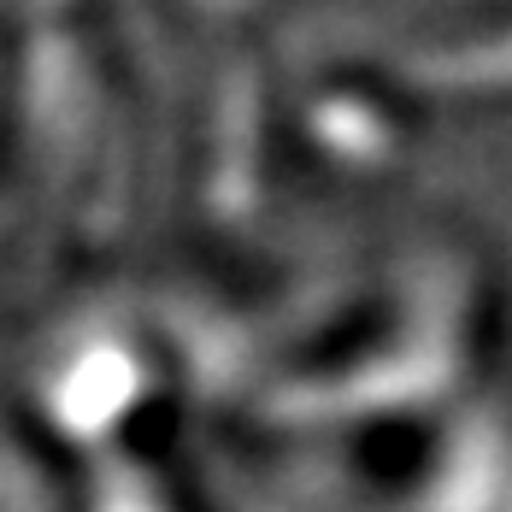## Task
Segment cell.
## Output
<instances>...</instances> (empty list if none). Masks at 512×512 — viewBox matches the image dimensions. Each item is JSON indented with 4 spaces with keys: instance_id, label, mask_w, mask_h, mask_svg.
I'll return each instance as SVG.
<instances>
[{
    "instance_id": "6da1fadb",
    "label": "cell",
    "mask_w": 512,
    "mask_h": 512,
    "mask_svg": "<svg viewBox=\"0 0 512 512\" xmlns=\"http://www.w3.org/2000/svg\"><path fill=\"white\" fill-rule=\"evenodd\" d=\"M124 401H130V365H124V354H89L65 377V389H59V412L77 430L106 424Z\"/></svg>"
}]
</instances>
